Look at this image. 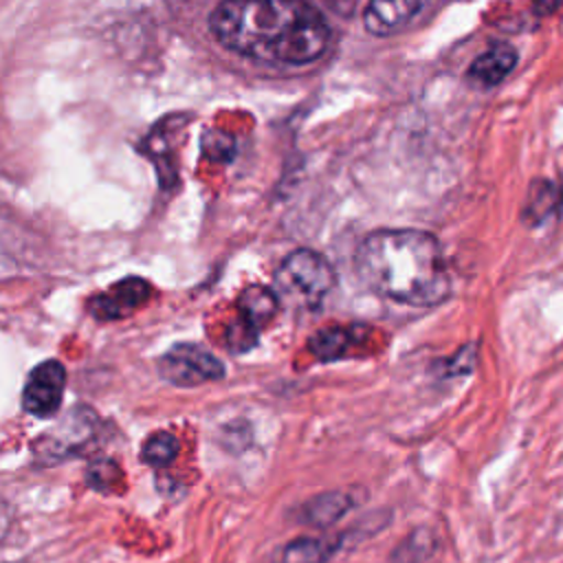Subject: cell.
Here are the masks:
<instances>
[{"mask_svg": "<svg viewBox=\"0 0 563 563\" xmlns=\"http://www.w3.org/2000/svg\"><path fill=\"white\" fill-rule=\"evenodd\" d=\"M209 29L224 48L284 66L319 59L332 37L325 18L306 0H220Z\"/></svg>", "mask_w": 563, "mask_h": 563, "instance_id": "6da1fadb", "label": "cell"}, {"mask_svg": "<svg viewBox=\"0 0 563 563\" xmlns=\"http://www.w3.org/2000/svg\"><path fill=\"white\" fill-rule=\"evenodd\" d=\"M358 279L376 295L416 308L446 299L449 271L438 240L420 229H376L356 246Z\"/></svg>", "mask_w": 563, "mask_h": 563, "instance_id": "7a4b0ae2", "label": "cell"}, {"mask_svg": "<svg viewBox=\"0 0 563 563\" xmlns=\"http://www.w3.org/2000/svg\"><path fill=\"white\" fill-rule=\"evenodd\" d=\"M336 282L332 264L317 251H292L275 273V295L299 308H317Z\"/></svg>", "mask_w": 563, "mask_h": 563, "instance_id": "3957f363", "label": "cell"}, {"mask_svg": "<svg viewBox=\"0 0 563 563\" xmlns=\"http://www.w3.org/2000/svg\"><path fill=\"white\" fill-rule=\"evenodd\" d=\"M99 429V416L88 405H75L70 411L48 427L33 442V455L37 464L51 466L79 455Z\"/></svg>", "mask_w": 563, "mask_h": 563, "instance_id": "277c9868", "label": "cell"}, {"mask_svg": "<svg viewBox=\"0 0 563 563\" xmlns=\"http://www.w3.org/2000/svg\"><path fill=\"white\" fill-rule=\"evenodd\" d=\"M158 376L176 387H196L224 376V365L218 356L198 343H176L156 363Z\"/></svg>", "mask_w": 563, "mask_h": 563, "instance_id": "5b68a950", "label": "cell"}, {"mask_svg": "<svg viewBox=\"0 0 563 563\" xmlns=\"http://www.w3.org/2000/svg\"><path fill=\"white\" fill-rule=\"evenodd\" d=\"M279 297L271 288L251 286L240 295L238 301V321L229 328L227 345L233 352H246L257 341V332L273 319L277 312Z\"/></svg>", "mask_w": 563, "mask_h": 563, "instance_id": "8992f818", "label": "cell"}, {"mask_svg": "<svg viewBox=\"0 0 563 563\" xmlns=\"http://www.w3.org/2000/svg\"><path fill=\"white\" fill-rule=\"evenodd\" d=\"M66 389V369L59 361L48 358L35 365L22 389V409L35 418L57 413Z\"/></svg>", "mask_w": 563, "mask_h": 563, "instance_id": "52a82bcc", "label": "cell"}, {"mask_svg": "<svg viewBox=\"0 0 563 563\" xmlns=\"http://www.w3.org/2000/svg\"><path fill=\"white\" fill-rule=\"evenodd\" d=\"M152 295V286L141 277H125L88 301L92 317L101 321H114L139 310Z\"/></svg>", "mask_w": 563, "mask_h": 563, "instance_id": "ba28073f", "label": "cell"}, {"mask_svg": "<svg viewBox=\"0 0 563 563\" xmlns=\"http://www.w3.org/2000/svg\"><path fill=\"white\" fill-rule=\"evenodd\" d=\"M431 0H369L363 11L365 29L376 37H387L413 22Z\"/></svg>", "mask_w": 563, "mask_h": 563, "instance_id": "9c48e42d", "label": "cell"}, {"mask_svg": "<svg viewBox=\"0 0 563 563\" xmlns=\"http://www.w3.org/2000/svg\"><path fill=\"white\" fill-rule=\"evenodd\" d=\"M341 545V534H303L284 543L273 563H328Z\"/></svg>", "mask_w": 563, "mask_h": 563, "instance_id": "30bf717a", "label": "cell"}, {"mask_svg": "<svg viewBox=\"0 0 563 563\" xmlns=\"http://www.w3.org/2000/svg\"><path fill=\"white\" fill-rule=\"evenodd\" d=\"M517 64V51L510 44H493L473 59L466 77L482 88L497 86Z\"/></svg>", "mask_w": 563, "mask_h": 563, "instance_id": "8fae6325", "label": "cell"}, {"mask_svg": "<svg viewBox=\"0 0 563 563\" xmlns=\"http://www.w3.org/2000/svg\"><path fill=\"white\" fill-rule=\"evenodd\" d=\"M352 506H354V497L350 493L330 490V493H323V495H317V497L308 499L299 508V519L308 526L328 528V526L336 523L343 515H347V510Z\"/></svg>", "mask_w": 563, "mask_h": 563, "instance_id": "7c38bea8", "label": "cell"}, {"mask_svg": "<svg viewBox=\"0 0 563 563\" xmlns=\"http://www.w3.org/2000/svg\"><path fill=\"white\" fill-rule=\"evenodd\" d=\"M176 455H178V440L167 431L152 433L141 446V460L154 468H163L172 464Z\"/></svg>", "mask_w": 563, "mask_h": 563, "instance_id": "4fadbf2b", "label": "cell"}, {"mask_svg": "<svg viewBox=\"0 0 563 563\" xmlns=\"http://www.w3.org/2000/svg\"><path fill=\"white\" fill-rule=\"evenodd\" d=\"M350 330H343V328H328V330H321L317 332L312 339H310V350L312 354L319 358V361H332V358H339L347 345H350Z\"/></svg>", "mask_w": 563, "mask_h": 563, "instance_id": "5bb4252c", "label": "cell"}, {"mask_svg": "<svg viewBox=\"0 0 563 563\" xmlns=\"http://www.w3.org/2000/svg\"><path fill=\"white\" fill-rule=\"evenodd\" d=\"M561 205V189H554L548 180H539L532 185V194L526 205V218L532 222H541L548 213L559 209Z\"/></svg>", "mask_w": 563, "mask_h": 563, "instance_id": "9a60e30c", "label": "cell"}, {"mask_svg": "<svg viewBox=\"0 0 563 563\" xmlns=\"http://www.w3.org/2000/svg\"><path fill=\"white\" fill-rule=\"evenodd\" d=\"M86 479H88V484L92 488L108 493V490H114L117 484L121 482V471H119V466L112 460H95L88 466Z\"/></svg>", "mask_w": 563, "mask_h": 563, "instance_id": "2e32d148", "label": "cell"}, {"mask_svg": "<svg viewBox=\"0 0 563 563\" xmlns=\"http://www.w3.org/2000/svg\"><path fill=\"white\" fill-rule=\"evenodd\" d=\"M532 4L539 15H550L563 4V0H532Z\"/></svg>", "mask_w": 563, "mask_h": 563, "instance_id": "e0dca14e", "label": "cell"}, {"mask_svg": "<svg viewBox=\"0 0 563 563\" xmlns=\"http://www.w3.org/2000/svg\"><path fill=\"white\" fill-rule=\"evenodd\" d=\"M559 211H561V216H563V187H561V205H559Z\"/></svg>", "mask_w": 563, "mask_h": 563, "instance_id": "ac0fdd59", "label": "cell"}, {"mask_svg": "<svg viewBox=\"0 0 563 563\" xmlns=\"http://www.w3.org/2000/svg\"><path fill=\"white\" fill-rule=\"evenodd\" d=\"M11 563H26V561H11Z\"/></svg>", "mask_w": 563, "mask_h": 563, "instance_id": "d6986e66", "label": "cell"}]
</instances>
